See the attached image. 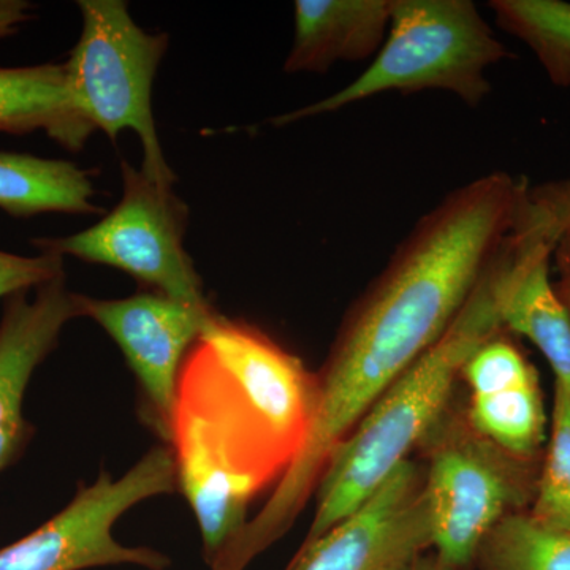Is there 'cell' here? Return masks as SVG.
<instances>
[{"mask_svg": "<svg viewBox=\"0 0 570 570\" xmlns=\"http://www.w3.org/2000/svg\"><path fill=\"white\" fill-rule=\"evenodd\" d=\"M43 130L70 151L94 132L71 100L63 63L0 69V132Z\"/></svg>", "mask_w": 570, "mask_h": 570, "instance_id": "cell-14", "label": "cell"}, {"mask_svg": "<svg viewBox=\"0 0 570 570\" xmlns=\"http://www.w3.org/2000/svg\"><path fill=\"white\" fill-rule=\"evenodd\" d=\"M10 32L9 22L6 21V18L0 14V37L6 36V33Z\"/></svg>", "mask_w": 570, "mask_h": 570, "instance_id": "cell-23", "label": "cell"}, {"mask_svg": "<svg viewBox=\"0 0 570 570\" xmlns=\"http://www.w3.org/2000/svg\"><path fill=\"white\" fill-rule=\"evenodd\" d=\"M523 272L519 247L502 243L444 335L384 390L337 444L314 491L316 513L303 546L351 515L420 448L455 397L468 360L505 332L502 309Z\"/></svg>", "mask_w": 570, "mask_h": 570, "instance_id": "cell-3", "label": "cell"}, {"mask_svg": "<svg viewBox=\"0 0 570 570\" xmlns=\"http://www.w3.org/2000/svg\"><path fill=\"white\" fill-rule=\"evenodd\" d=\"M550 262L542 258L513 285L502 325L510 335L528 337L550 363L554 384L570 392V311L550 283Z\"/></svg>", "mask_w": 570, "mask_h": 570, "instance_id": "cell-16", "label": "cell"}, {"mask_svg": "<svg viewBox=\"0 0 570 570\" xmlns=\"http://www.w3.org/2000/svg\"><path fill=\"white\" fill-rule=\"evenodd\" d=\"M528 513L550 530L570 531V392L558 384L538 491Z\"/></svg>", "mask_w": 570, "mask_h": 570, "instance_id": "cell-19", "label": "cell"}, {"mask_svg": "<svg viewBox=\"0 0 570 570\" xmlns=\"http://www.w3.org/2000/svg\"><path fill=\"white\" fill-rule=\"evenodd\" d=\"M80 317L92 318L118 344L140 387L148 425L170 445L184 360L216 311L157 292L118 299L77 294Z\"/></svg>", "mask_w": 570, "mask_h": 570, "instance_id": "cell-9", "label": "cell"}, {"mask_svg": "<svg viewBox=\"0 0 570 570\" xmlns=\"http://www.w3.org/2000/svg\"><path fill=\"white\" fill-rule=\"evenodd\" d=\"M531 186L505 171L450 193L415 224L384 272L348 309L317 377L316 411L298 456L261 509L287 531L313 497L326 461L371 404L459 316Z\"/></svg>", "mask_w": 570, "mask_h": 570, "instance_id": "cell-1", "label": "cell"}, {"mask_svg": "<svg viewBox=\"0 0 570 570\" xmlns=\"http://www.w3.org/2000/svg\"><path fill=\"white\" fill-rule=\"evenodd\" d=\"M393 0H296L295 37L284 70L322 73L337 61L377 55Z\"/></svg>", "mask_w": 570, "mask_h": 570, "instance_id": "cell-13", "label": "cell"}, {"mask_svg": "<svg viewBox=\"0 0 570 570\" xmlns=\"http://www.w3.org/2000/svg\"><path fill=\"white\" fill-rule=\"evenodd\" d=\"M314 409L316 374L257 326L232 322L190 348L170 448L206 564L246 527L253 499L294 463Z\"/></svg>", "mask_w": 570, "mask_h": 570, "instance_id": "cell-2", "label": "cell"}, {"mask_svg": "<svg viewBox=\"0 0 570 570\" xmlns=\"http://www.w3.org/2000/svg\"><path fill=\"white\" fill-rule=\"evenodd\" d=\"M455 401L420 444L438 570H468L499 521L531 509L543 459L482 436Z\"/></svg>", "mask_w": 570, "mask_h": 570, "instance_id": "cell-5", "label": "cell"}, {"mask_svg": "<svg viewBox=\"0 0 570 570\" xmlns=\"http://www.w3.org/2000/svg\"><path fill=\"white\" fill-rule=\"evenodd\" d=\"M499 28L538 56L550 81L570 86V3L562 0H491Z\"/></svg>", "mask_w": 570, "mask_h": 570, "instance_id": "cell-18", "label": "cell"}, {"mask_svg": "<svg viewBox=\"0 0 570 570\" xmlns=\"http://www.w3.org/2000/svg\"><path fill=\"white\" fill-rule=\"evenodd\" d=\"M89 174L67 160L0 153V209L14 217L99 213Z\"/></svg>", "mask_w": 570, "mask_h": 570, "instance_id": "cell-15", "label": "cell"}, {"mask_svg": "<svg viewBox=\"0 0 570 570\" xmlns=\"http://www.w3.org/2000/svg\"><path fill=\"white\" fill-rule=\"evenodd\" d=\"M122 198L100 223L80 234L33 239L55 253L122 269L157 294L195 307H212L193 258L184 249L189 208L171 184L154 181L122 163Z\"/></svg>", "mask_w": 570, "mask_h": 570, "instance_id": "cell-8", "label": "cell"}, {"mask_svg": "<svg viewBox=\"0 0 570 570\" xmlns=\"http://www.w3.org/2000/svg\"><path fill=\"white\" fill-rule=\"evenodd\" d=\"M508 335L491 337L461 370L469 389L468 419L482 436L509 452L542 455L549 417L539 371Z\"/></svg>", "mask_w": 570, "mask_h": 570, "instance_id": "cell-12", "label": "cell"}, {"mask_svg": "<svg viewBox=\"0 0 570 570\" xmlns=\"http://www.w3.org/2000/svg\"><path fill=\"white\" fill-rule=\"evenodd\" d=\"M176 490L174 449L157 445L119 479L100 472L96 482L78 489L61 512L0 550V570H89L110 566L167 570L171 561L163 551L124 546L112 530L135 505Z\"/></svg>", "mask_w": 570, "mask_h": 570, "instance_id": "cell-7", "label": "cell"}, {"mask_svg": "<svg viewBox=\"0 0 570 570\" xmlns=\"http://www.w3.org/2000/svg\"><path fill=\"white\" fill-rule=\"evenodd\" d=\"M471 570H570V531L550 530L521 512L480 542Z\"/></svg>", "mask_w": 570, "mask_h": 570, "instance_id": "cell-17", "label": "cell"}, {"mask_svg": "<svg viewBox=\"0 0 570 570\" xmlns=\"http://www.w3.org/2000/svg\"><path fill=\"white\" fill-rule=\"evenodd\" d=\"M63 275V257L55 253H41L24 257L0 250V298L32 291Z\"/></svg>", "mask_w": 570, "mask_h": 570, "instance_id": "cell-20", "label": "cell"}, {"mask_svg": "<svg viewBox=\"0 0 570 570\" xmlns=\"http://www.w3.org/2000/svg\"><path fill=\"white\" fill-rule=\"evenodd\" d=\"M509 56L471 0H393L387 37L371 66L346 88L285 112L275 124L343 110L390 91L439 89L475 108L491 91L487 69Z\"/></svg>", "mask_w": 570, "mask_h": 570, "instance_id": "cell-4", "label": "cell"}, {"mask_svg": "<svg viewBox=\"0 0 570 570\" xmlns=\"http://www.w3.org/2000/svg\"><path fill=\"white\" fill-rule=\"evenodd\" d=\"M558 294H560L562 302L566 303L570 311V265L564 266V279H562L560 288H558Z\"/></svg>", "mask_w": 570, "mask_h": 570, "instance_id": "cell-22", "label": "cell"}, {"mask_svg": "<svg viewBox=\"0 0 570 570\" xmlns=\"http://www.w3.org/2000/svg\"><path fill=\"white\" fill-rule=\"evenodd\" d=\"M425 466L409 459L358 509L314 542L287 570H401L433 550Z\"/></svg>", "mask_w": 570, "mask_h": 570, "instance_id": "cell-10", "label": "cell"}, {"mask_svg": "<svg viewBox=\"0 0 570 570\" xmlns=\"http://www.w3.org/2000/svg\"><path fill=\"white\" fill-rule=\"evenodd\" d=\"M80 40L66 66L71 100L92 130L111 141L122 130L140 137L141 171L154 181H176L165 160L153 115V85L168 47L165 33L142 31L121 0H80Z\"/></svg>", "mask_w": 570, "mask_h": 570, "instance_id": "cell-6", "label": "cell"}, {"mask_svg": "<svg viewBox=\"0 0 570 570\" xmlns=\"http://www.w3.org/2000/svg\"><path fill=\"white\" fill-rule=\"evenodd\" d=\"M401 570H438L436 561H434L433 553H425L422 557H419L417 560L409 562L407 566H404Z\"/></svg>", "mask_w": 570, "mask_h": 570, "instance_id": "cell-21", "label": "cell"}, {"mask_svg": "<svg viewBox=\"0 0 570 570\" xmlns=\"http://www.w3.org/2000/svg\"><path fill=\"white\" fill-rule=\"evenodd\" d=\"M3 303L0 318V472L21 459L33 434L24 417V396L37 367L58 347L62 330L80 317L77 294L66 275Z\"/></svg>", "mask_w": 570, "mask_h": 570, "instance_id": "cell-11", "label": "cell"}]
</instances>
